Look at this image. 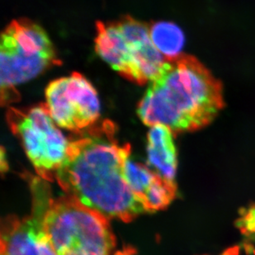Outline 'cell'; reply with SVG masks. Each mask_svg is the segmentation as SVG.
<instances>
[{
	"label": "cell",
	"mask_w": 255,
	"mask_h": 255,
	"mask_svg": "<svg viewBox=\"0 0 255 255\" xmlns=\"http://www.w3.org/2000/svg\"><path fill=\"white\" fill-rule=\"evenodd\" d=\"M117 130L112 121L104 120L78 132L55 179L83 206L108 219L130 222L148 211L126 180L130 145L121 144Z\"/></svg>",
	"instance_id": "1"
},
{
	"label": "cell",
	"mask_w": 255,
	"mask_h": 255,
	"mask_svg": "<svg viewBox=\"0 0 255 255\" xmlns=\"http://www.w3.org/2000/svg\"><path fill=\"white\" fill-rule=\"evenodd\" d=\"M224 105L222 85L193 56L167 60L138 105L144 125H164L173 132L197 130Z\"/></svg>",
	"instance_id": "2"
},
{
	"label": "cell",
	"mask_w": 255,
	"mask_h": 255,
	"mask_svg": "<svg viewBox=\"0 0 255 255\" xmlns=\"http://www.w3.org/2000/svg\"><path fill=\"white\" fill-rule=\"evenodd\" d=\"M95 51L123 77L139 85L159 75L167 59L155 47L149 25L125 16L114 22H96Z\"/></svg>",
	"instance_id": "3"
},
{
	"label": "cell",
	"mask_w": 255,
	"mask_h": 255,
	"mask_svg": "<svg viewBox=\"0 0 255 255\" xmlns=\"http://www.w3.org/2000/svg\"><path fill=\"white\" fill-rule=\"evenodd\" d=\"M0 60L2 106L19 100L16 85L60 64L46 31L28 19L12 20L2 31Z\"/></svg>",
	"instance_id": "4"
},
{
	"label": "cell",
	"mask_w": 255,
	"mask_h": 255,
	"mask_svg": "<svg viewBox=\"0 0 255 255\" xmlns=\"http://www.w3.org/2000/svg\"><path fill=\"white\" fill-rule=\"evenodd\" d=\"M44 230L56 255H111L116 246L109 219L67 195L51 200Z\"/></svg>",
	"instance_id": "5"
},
{
	"label": "cell",
	"mask_w": 255,
	"mask_h": 255,
	"mask_svg": "<svg viewBox=\"0 0 255 255\" xmlns=\"http://www.w3.org/2000/svg\"><path fill=\"white\" fill-rule=\"evenodd\" d=\"M7 122L39 178L46 181L56 178L66 159L70 140L58 128L46 104L30 109L9 108Z\"/></svg>",
	"instance_id": "6"
},
{
	"label": "cell",
	"mask_w": 255,
	"mask_h": 255,
	"mask_svg": "<svg viewBox=\"0 0 255 255\" xmlns=\"http://www.w3.org/2000/svg\"><path fill=\"white\" fill-rule=\"evenodd\" d=\"M46 105L59 128L75 132L95 125L100 117L96 89L80 73L50 83L46 89Z\"/></svg>",
	"instance_id": "7"
},
{
	"label": "cell",
	"mask_w": 255,
	"mask_h": 255,
	"mask_svg": "<svg viewBox=\"0 0 255 255\" xmlns=\"http://www.w3.org/2000/svg\"><path fill=\"white\" fill-rule=\"evenodd\" d=\"M31 188V214L2 220L0 255H56L44 230V219L52 200L48 185L42 178H35Z\"/></svg>",
	"instance_id": "8"
},
{
	"label": "cell",
	"mask_w": 255,
	"mask_h": 255,
	"mask_svg": "<svg viewBox=\"0 0 255 255\" xmlns=\"http://www.w3.org/2000/svg\"><path fill=\"white\" fill-rule=\"evenodd\" d=\"M173 130L166 126L154 125L147 135L148 166L164 180L174 183L178 160Z\"/></svg>",
	"instance_id": "9"
},
{
	"label": "cell",
	"mask_w": 255,
	"mask_h": 255,
	"mask_svg": "<svg viewBox=\"0 0 255 255\" xmlns=\"http://www.w3.org/2000/svg\"><path fill=\"white\" fill-rule=\"evenodd\" d=\"M149 31L154 46L168 60L182 55L185 37L178 26L173 22H154L149 26Z\"/></svg>",
	"instance_id": "10"
},
{
	"label": "cell",
	"mask_w": 255,
	"mask_h": 255,
	"mask_svg": "<svg viewBox=\"0 0 255 255\" xmlns=\"http://www.w3.org/2000/svg\"><path fill=\"white\" fill-rule=\"evenodd\" d=\"M159 176L148 165L133 161L130 159V157L126 163V180L134 194L141 201L143 204L144 197Z\"/></svg>",
	"instance_id": "11"
},
{
	"label": "cell",
	"mask_w": 255,
	"mask_h": 255,
	"mask_svg": "<svg viewBox=\"0 0 255 255\" xmlns=\"http://www.w3.org/2000/svg\"><path fill=\"white\" fill-rule=\"evenodd\" d=\"M244 228L249 232L255 233V208L250 210L244 217L242 221Z\"/></svg>",
	"instance_id": "12"
},
{
	"label": "cell",
	"mask_w": 255,
	"mask_h": 255,
	"mask_svg": "<svg viewBox=\"0 0 255 255\" xmlns=\"http://www.w3.org/2000/svg\"><path fill=\"white\" fill-rule=\"evenodd\" d=\"M7 159L5 157V151L3 148H2V151H1V170L2 172L7 170Z\"/></svg>",
	"instance_id": "13"
}]
</instances>
